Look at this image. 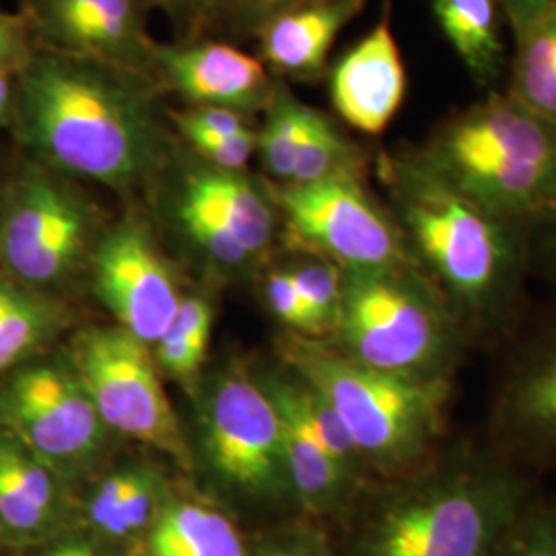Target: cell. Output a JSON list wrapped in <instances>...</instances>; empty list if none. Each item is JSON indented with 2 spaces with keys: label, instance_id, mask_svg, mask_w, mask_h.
Returning <instances> with one entry per match:
<instances>
[{
  "label": "cell",
  "instance_id": "obj_25",
  "mask_svg": "<svg viewBox=\"0 0 556 556\" xmlns=\"http://www.w3.org/2000/svg\"><path fill=\"white\" fill-rule=\"evenodd\" d=\"M312 110L314 105L299 100L289 83L277 79L275 96L262 112L256 128V153L275 184H289Z\"/></svg>",
  "mask_w": 556,
  "mask_h": 556
},
{
  "label": "cell",
  "instance_id": "obj_28",
  "mask_svg": "<svg viewBox=\"0 0 556 556\" xmlns=\"http://www.w3.org/2000/svg\"><path fill=\"white\" fill-rule=\"evenodd\" d=\"M303 256L289 264V273L298 285L299 293L307 303L312 316L318 324L319 334L337 332L340 303H342V280L344 275L337 264L301 252Z\"/></svg>",
  "mask_w": 556,
  "mask_h": 556
},
{
  "label": "cell",
  "instance_id": "obj_13",
  "mask_svg": "<svg viewBox=\"0 0 556 556\" xmlns=\"http://www.w3.org/2000/svg\"><path fill=\"white\" fill-rule=\"evenodd\" d=\"M40 52L96 60L155 79V48L140 0H21ZM160 85V83H157Z\"/></svg>",
  "mask_w": 556,
  "mask_h": 556
},
{
  "label": "cell",
  "instance_id": "obj_3",
  "mask_svg": "<svg viewBox=\"0 0 556 556\" xmlns=\"http://www.w3.org/2000/svg\"><path fill=\"white\" fill-rule=\"evenodd\" d=\"M530 501L526 478L503 450H439L383 501L361 556H493Z\"/></svg>",
  "mask_w": 556,
  "mask_h": 556
},
{
  "label": "cell",
  "instance_id": "obj_14",
  "mask_svg": "<svg viewBox=\"0 0 556 556\" xmlns=\"http://www.w3.org/2000/svg\"><path fill=\"white\" fill-rule=\"evenodd\" d=\"M155 80L165 98L186 105L225 108L258 118L275 96L277 79L258 56L220 40L157 41Z\"/></svg>",
  "mask_w": 556,
  "mask_h": 556
},
{
  "label": "cell",
  "instance_id": "obj_4",
  "mask_svg": "<svg viewBox=\"0 0 556 556\" xmlns=\"http://www.w3.org/2000/svg\"><path fill=\"white\" fill-rule=\"evenodd\" d=\"M415 147L441 178L501 219L532 231L556 211V124L503 89L450 112Z\"/></svg>",
  "mask_w": 556,
  "mask_h": 556
},
{
  "label": "cell",
  "instance_id": "obj_15",
  "mask_svg": "<svg viewBox=\"0 0 556 556\" xmlns=\"http://www.w3.org/2000/svg\"><path fill=\"white\" fill-rule=\"evenodd\" d=\"M326 80L334 114L349 128L379 137L394 122L406 100L408 75L392 29L390 2L381 20L330 64Z\"/></svg>",
  "mask_w": 556,
  "mask_h": 556
},
{
  "label": "cell",
  "instance_id": "obj_33",
  "mask_svg": "<svg viewBox=\"0 0 556 556\" xmlns=\"http://www.w3.org/2000/svg\"><path fill=\"white\" fill-rule=\"evenodd\" d=\"M38 52L40 46L25 15L0 11V73L20 75Z\"/></svg>",
  "mask_w": 556,
  "mask_h": 556
},
{
  "label": "cell",
  "instance_id": "obj_24",
  "mask_svg": "<svg viewBox=\"0 0 556 556\" xmlns=\"http://www.w3.org/2000/svg\"><path fill=\"white\" fill-rule=\"evenodd\" d=\"M367 161L363 147L338 119L314 108L299 144L291 179L282 186L314 184L334 176H365Z\"/></svg>",
  "mask_w": 556,
  "mask_h": 556
},
{
  "label": "cell",
  "instance_id": "obj_7",
  "mask_svg": "<svg viewBox=\"0 0 556 556\" xmlns=\"http://www.w3.org/2000/svg\"><path fill=\"white\" fill-rule=\"evenodd\" d=\"M77 181L21 151L4 165L0 273L46 293L91 262L108 227L98 204Z\"/></svg>",
  "mask_w": 556,
  "mask_h": 556
},
{
  "label": "cell",
  "instance_id": "obj_2",
  "mask_svg": "<svg viewBox=\"0 0 556 556\" xmlns=\"http://www.w3.org/2000/svg\"><path fill=\"white\" fill-rule=\"evenodd\" d=\"M378 172L413 258L470 349L505 337L530 273V229L462 194L418 155L415 142L381 151Z\"/></svg>",
  "mask_w": 556,
  "mask_h": 556
},
{
  "label": "cell",
  "instance_id": "obj_31",
  "mask_svg": "<svg viewBox=\"0 0 556 556\" xmlns=\"http://www.w3.org/2000/svg\"><path fill=\"white\" fill-rule=\"evenodd\" d=\"M178 139L199 160L225 172H245L248 163L256 153V130L233 137H217L206 132H184Z\"/></svg>",
  "mask_w": 556,
  "mask_h": 556
},
{
  "label": "cell",
  "instance_id": "obj_22",
  "mask_svg": "<svg viewBox=\"0 0 556 556\" xmlns=\"http://www.w3.org/2000/svg\"><path fill=\"white\" fill-rule=\"evenodd\" d=\"M503 91L556 124V9L514 36Z\"/></svg>",
  "mask_w": 556,
  "mask_h": 556
},
{
  "label": "cell",
  "instance_id": "obj_19",
  "mask_svg": "<svg viewBox=\"0 0 556 556\" xmlns=\"http://www.w3.org/2000/svg\"><path fill=\"white\" fill-rule=\"evenodd\" d=\"M59 516L56 475L0 427V530L17 542L40 540Z\"/></svg>",
  "mask_w": 556,
  "mask_h": 556
},
{
  "label": "cell",
  "instance_id": "obj_26",
  "mask_svg": "<svg viewBox=\"0 0 556 556\" xmlns=\"http://www.w3.org/2000/svg\"><path fill=\"white\" fill-rule=\"evenodd\" d=\"M312 0H202L194 40L243 43L258 38L264 25Z\"/></svg>",
  "mask_w": 556,
  "mask_h": 556
},
{
  "label": "cell",
  "instance_id": "obj_35",
  "mask_svg": "<svg viewBox=\"0 0 556 556\" xmlns=\"http://www.w3.org/2000/svg\"><path fill=\"white\" fill-rule=\"evenodd\" d=\"M530 270L556 287V211L530 231Z\"/></svg>",
  "mask_w": 556,
  "mask_h": 556
},
{
  "label": "cell",
  "instance_id": "obj_18",
  "mask_svg": "<svg viewBox=\"0 0 556 556\" xmlns=\"http://www.w3.org/2000/svg\"><path fill=\"white\" fill-rule=\"evenodd\" d=\"M262 386L273 400L280 418L282 452L287 462L291 493L307 509H337L349 497L355 478L349 477L338 466L334 457L328 454L324 443L314 433L309 420L299 406L293 379L268 378Z\"/></svg>",
  "mask_w": 556,
  "mask_h": 556
},
{
  "label": "cell",
  "instance_id": "obj_32",
  "mask_svg": "<svg viewBox=\"0 0 556 556\" xmlns=\"http://www.w3.org/2000/svg\"><path fill=\"white\" fill-rule=\"evenodd\" d=\"M266 298L268 303L282 324L289 328L298 330L301 334L307 337H321L319 334L318 324L312 316L307 303L301 298L298 285L291 277L289 268H278L275 273L268 275L266 280Z\"/></svg>",
  "mask_w": 556,
  "mask_h": 556
},
{
  "label": "cell",
  "instance_id": "obj_12",
  "mask_svg": "<svg viewBox=\"0 0 556 556\" xmlns=\"http://www.w3.org/2000/svg\"><path fill=\"white\" fill-rule=\"evenodd\" d=\"M96 289L122 328L157 344L178 314V282L151 227L139 217L110 225L91 258Z\"/></svg>",
  "mask_w": 556,
  "mask_h": 556
},
{
  "label": "cell",
  "instance_id": "obj_10",
  "mask_svg": "<svg viewBox=\"0 0 556 556\" xmlns=\"http://www.w3.org/2000/svg\"><path fill=\"white\" fill-rule=\"evenodd\" d=\"M0 427L56 477L85 470L105 429L73 367L54 363L25 365L0 388Z\"/></svg>",
  "mask_w": 556,
  "mask_h": 556
},
{
  "label": "cell",
  "instance_id": "obj_9",
  "mask_svg": "<svg viewBox=\"0 0 556 556\" xmlns=\"http://www.w3.org/2000/svg\"><path fill=\"white\" fill-rule=\"evenodd\" d=\"M73 371L105 427L188 466L178 418L142 340L122 326L89 328L73 344Z\"/></svg>",
  "mask_w": 556,
  "mask_h": 556
},
{
  "label": "cell",
  "instance_id": "obj_1",
  "mask_svg": "<svg viewBox=\"0 0 556 556\" xmlns=\"http://www.w3.org/2000/svg\"><path fill=\"white\" fill-rule=\"evenodd\" d=\"M157 80L96 60L38 52L17 75L15 149L114 190L155 184L178 149Z\"/></svg>",
  "mask_w": 556,
  "mask_h": 556
},
{
  "label": "cell",
  "instance_id": "obj_34",
  "mask_svg": "<svg viewBox=\"0 0 556 556\" xmlns=\"http://www.w3.org/2000/svg\"><path fill=\"white\" fill-rule=\"evenodd\" d=\"M144 475L142 468H128V470H119L116 475H110L96 489V493L89 498L87 505V514L93 526H98L103 517L110 511H114L124 498L128 497V493L137 486L140 477Z\"/></svg>",
  "mask_w": 556,
  "mask_h": 556
},
{
  "label": "cell",
  "instance_id": "obj_20",
  "mask_svg": "<svg viewBox=\"0 0 556 556\" xmlns=\"http://www.w3.org/2000/svg\"><path fill=\"white\" fill-rule=\"evenodd\" d=\"M441 34L478 87L503 89L509 52L498 0H429Z\"/></svg>",
  "mask_w": 556,
  "mask_h": 556
},
{
  "label": "cell",
  "instance_id": "obj_40",
  "mask_svg": "<svg viewBox=\"0 0 556 556\" xmlns=\"http://www.w3.org/2000/svg\"><path fill=\"white\" fill-rule=\"evenodd\" d=\"M71 555L73 556H98L93 551H89L87 546L80 544H71Z\"/></svg>",
  "mask_w": 556,
  "mask_h": 556
},
{
  "label": "cell",
  "instance_id": "obj_38",
  "mask_svg": "<svg viewBox=\"0 0 556 556\" xmlns=\"http://www.w3.org/2000/svg\"><path fill=\"white\" fill-rule=\"evenodd\" d=\"M503 9L505 25L511 31V38L526 29L532 21L556 9V0H498Z\"/></svg>",
  "mask_w": 556,
  "mask_h": 556
},
{
  "label": "cell",
  "instance_id": "obj_42",
  "mask_svg": "<svg viewBox=\"0 0 556 556\" xmlns=\"http://www.w3.org/2000/svg\"><path fill=\"white\" fill-rule=\"evenodd\" d=\"M2 174H4V165L0 167V181H2Z\"/></svg>",
  "mask_w": 556,
  "mask_h": 556
},
{
  "label": "cell",
  "instance_id": "obj_37",
  "mask_svg": "<svg viewBox=\"0 0 556 556\" xmlns=\"http://www.w3.org/2000/svg\"><path fill=\"white\" fill-rule=\"evenodd\" d=\"M248 556H332V553L328 551L321 538L303 532V534L270 540L262 544L254 555Z\"/></svg>",
  "mask_w": 556,
  "mask_h": 556
},
{
  "label": "cell",
  "instance_id": "obj_41",
  "mask_svg": "<svg viewBox=\"0 0 556 556\" xmlns=\"http://www.w3.org/2000/svg\"><path fill=\"white\" fill-rule=\"evenodd\" d=\"M43 556H73L71 555V544L59 546V548H54V551H50V553H46Z\"/></svg>",
  "mask_w": 556,
  "mask_h": 556
},
{
  "label": "cell",
  "instance_id": "obj_21",
  "mask_svg": "<svg viewBox=\"0 0 556 556\" xmlns=\"http://www.w3.org/2000/svg\"><path fill=\"white\" fill-rule=\"evenodd\" d=\"M149 556H248L227 517L186 501H167L149 528Z\"/></svg>",
  "mask_w": 556,
  "mask_h": 556
},
{
  "label": "cell",
  "instance_id": "obj_17",
  "mask_svg": "<svg viewBox=\"0 0 556 556\" xmlns=\"http://www.w3.org/2000/svg\"><path fill=\"white\" fill-rule=\"evenodd\" d=\"M365 9V0H312L262 27L258 59L285 83H318L330 71L340 31Z\"/></svg>",
  "mask_w": 556,
  "mask_h": 556
},
{
  "label": "cell",
  "instance_id": "obj_16",
  "mask_svg": "<svg viewBox=\"0 0 556 556\" xmlns=\"http://www.w3.org/2000/svg\"><path fill=\"white\" fill-rule=\"evenodd\" d=\"M493 422L505 454L556 457V326L517 358L498 392Z\"/></svg>",
  "mask_w": 556,
  "mask_h": 556
},
{
  "label": "cell",
  "instance_id": "obj_29",
  "mask_svg": "<svg viewBox=\"0 0 556 556\" xmlns=\"http://www.w3.org/2000/svg\"><path fill=\"white\" fill-rule=\"evenodd\" d=\"M493 556H556V507L532 498Z\"/></svg>",
  "mask_w": 556,
  "mask_h": 556
},
{
  "label": "cell",
  "instance_id": "obj_27",
  "mask_svg": "<svg viewBox=\"0 0 556 556\" xmlns=\"http://www.w3.org/2000/svg\"><path fill=\"white\" fill-rule=\"evenodd\" d=\"M211 330V305L204 299H181L176 318L157 342L161 369L167 371L172 378H194L206 355Z\"/></svg>",
  "mask_w": 556,
  "mask_h": 556
},
{
  "label": "cell",
  "instance_id": "obj_11",
  "mask_svg": "<svg viewBox=\"0 0 556 556\" xmlns=\"http://www.w3.org/2000/svg\"><path fill=\"white\" fill-rule=\"evenodd\" d=\"M204 447L220 480L252 497L291 493L280 418L262 383L241 371L220 378L211 394Z\"/></svg>",
  "mask_w": 556,
  "mask_h": 556
},
{
  "label": "cell",
  "instance_id": "obj_36",
  "mask_svg": "<svg viewBox=\"0 0 556 556\" xmlns=\"http://www.w3.org/2000/svg\"><path fill=\"white\" fill-rule=\"evenodd\" d=\"M147 11H161L176 31V40L192 41L197 38L202 0H140Z\"/></svg>",
  "mask_w": 556,
  "mask_h": 556
},
{
  "label": "cell",
  "instance_id": "obj_8",
  "mask_svg": "<svg viewBox=\"0 0 556 556\" xmlns=\"http://www.w3.org/2000/svg\"><path fill=\"white\" fill-rule=\"evenodd\" d=\"M273 194L282 229L299 252L328 260L342 273L417 264L394 215L365 188V176L273 184Z\"/></svg>",
  "mask_w": 556,
  "mask_h": 556
},
{
  "label": "cell",
  "instance_id": "obj_5",
  "mask_svg": "<svg viewBox=\"0 0 556 556\" xmlns=\"http://www.w3.org/2000/svg\"><path fill=\"white\" fill-rule=\"evenodd\" d=\"M298 378L328 400L365 464L410 475L439 452L454 379L404 378L371 369L318 342H293Z\"/></svg>",
  "mask_w": 556,
  "mask_h": 556
},
{
  "label": "cell",
  "instance_id": "obj_23",
  "mask_svg": "<svg viewBox=\"0 0 556 556\" xmlns=\"http://www.w3.org/2000/svg\"><path fill=\"white\" fill-rule=\"evenodd\" d=\"M20 280L0 273V374L34 357L59 328V309Z\"/></svg>",
  "mask_w": 556,
  "mask_h": 556
},
{
  "label": "cell",
  "instance_id": "obj_6",
  "mask_svg": "<svg viewBox=\"0 0 556 556\" xmlns=\"http://www.w3.org/2000/svg\"><path fill=\"white\" fill-rule=\"evenodd\" d=\"M342 275L337 326L342 355L404 378L454 379L470 344L417 264Z\"/></svg>",
  "mask_w": 556,
  "mask_h": 556
},
{
  "label": "cell",
  "instance_id": "obj_39",
  "mask_svg": "<svg viewBox=\"0 0 556 556\" xmlns=\"http://www.w3.org/2000/svg\"><path fill=\"white\" fill-rule=\"evenodd\" d=\"M17 108V75L0 73V130L11 132Z\"/></svg>",
  "mask_w": 556,
  "mask_h": 556
},
{
  "label": "cell",
  "instance_id": "obj_30",
  "mask_svg": "<svg viewBox=\"0 0 556 556\" xmlns=\"http://www.w3.org/2000/svg\"><path fill=\"white\" fill-rule=\"evenodd\" d=\"M160 509V480L153 472L144 470L128 497L114 511L103 517L96 528H100L105 536H132L144 528H151Z\"/></svg>",
  "mask_w": 556,
  "mask_h": 556
}]
</instances>
